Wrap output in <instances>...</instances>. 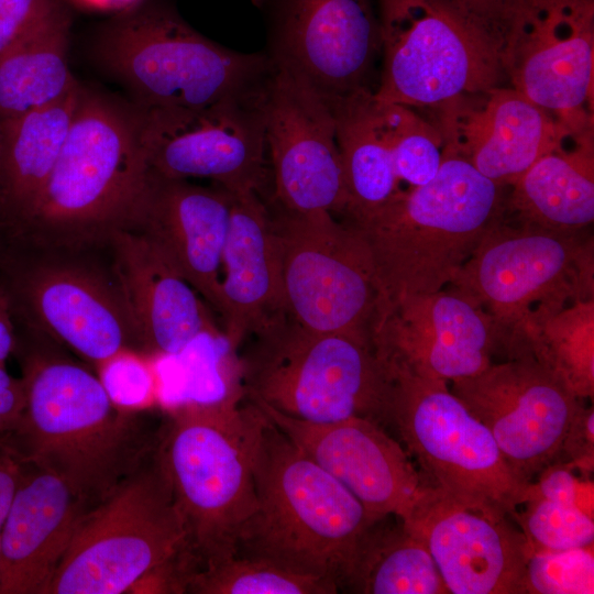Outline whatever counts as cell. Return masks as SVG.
<instances>
[{
	"instance_id": "cell-11",
	"label": "cell",
	"mask_w": 594,
	"mask_h": 594,
	"mask_svg": "<svg viewBox=\"0 0 594 594\" xmlns=\"http://www.w3.org/2000/svg\"><path fill=\"white\" fill-rule=\"evenodd\" d=\"M386 364L394 382L389 426L435 485L472 508L506 517L517 512L531 482L508 465L448 383Z\"/></svg>"
},
{
	"instance_id": "cell-18",
	"label": "cell",
	"mask_w": 594,
	"mask_h": 594,
	"mask_svg": "<svg viewBox=\"0 0 594 594\" xmlns=\"http://www.w3.org/2000/svg\"><path fill=\"white\" fill-rule=\"evenodd\" d=\"M450 389L488 429L508 465L529 482L558 459L582 404L530 353L454 380Z\"/></svg>"
},
{
	"instance_id": "cell-33",
	"label": "cell",
	"mask_w": 594,
	"mask_h": 594,
	"mask_svg": "<svg viewBox=\"0 0 594 594\" xmlns=\"http://www.w3.org/2000/svg\"><path fill=\"white\" fill-rule=\"evenodd\" d=\"M186 592L198 594H334L323 580L300 574L261 558L234 556L193 572Z\"/></svg>"
},
{
	"instance_id": "cell-42",
	"label": "cell",
	"mask_w": 594,
	"mask_h": 594,
	"mask_svg": "<svg viewBox=\"0 0 594 594\" xmlns=\"http://www.w3.org/2000/svg\"><path fill=\"white\" fill-rule=\"evenodd\" d=\"M20 461L10 452L0 448V546L7 514L14 494Z\"/></svg>"
},
{
	"instance_id": "cell-5",
	"label": "cell",
	"mask_w": 594,
	"mask_h": 594,
	"mask_svg": "<svg viewBox=\"0 0 594 594\" xmlns=\"http://www.w3.org/2000/svg\"><path fill=\"white\" fill-rule=\"evenodd\" d=\"M257 409L245 395L175 406L157 458L185 530L195 572L237 556L256 507L253 443Z\"/></svg>"
},
{
	"instance_id": "cell-23",
	"label": "cell",
	"mask_w": 594,
	"mask_h": 594,
	"mask_svg": "<svg viewBox=\"0 0 594 594\" xmlns=\"http://www.w3.org/2000/svg\"><path fill=\"white\" fill-rule=\"evenodd\" d=\"M435 112L444 147L506 188L553 145L562 129L510 86L463 96Z\"/></svg>"
},
{
	"instance_id": "cell-15",
	"label": "cell",
	"mask_w": 594,
	"mask_h": 594,
	"mask_svg": "<svg viewBox=\"0 0 594 594\" xmlns=\"http://www.w3.org/2000/svg\"><path fill=\"white\" fill-rule=\"evenodd\" d=\"M266 81L255 90L201 108L135 106L150 170L167 178H209L233 194L256 191L268 196Z\"/></svg>"
},
{
	"instance_id": "cell-46",
	"label": "cell",
	"mask_w": 594,
	"mask_h": 594,
	"mask_svg": "<svg viewBox=\"0 0 594 594\" xmlns=\"http://www.w3.org/2000/svg\"><path fill=\"white\" fill-rule=\"evenodd\" d=\"M1 138H2V133H1V121H0V150H1Z\"/></svg>"
},
{
	"instance_id": "cell-17",
	"label": "cell",
	"mask_w": 594,
	"mask_h": 594,
	"mask_svg": "<svg viewBox=\"0 0 594 594\" xmlns=\"http://www.w3.org/2000/svg\"><path fill=\"white\" fill-rule=\"evenodd\" d=\"M264 113L272 191L296 213L342 216L348 196L330 106L304 79L272 62Z\"/></svg>"
},
{
	"instance_id": "cell-25",
	"label": "cell",
	"mask_w": 594,
	"mask_h": 594,
	"mask_svg": "<svg viewBox=\"0 0 594 594\" xmlns=\"http://www.w3.org/2000/svg\"><path fill=\"white\" fill-rule=\"evenodd\" d=\"M108 244L113 279L143 352L177 355L216 326L198 293L144 235L121 229Z\"/></svg>"
},
{
	"instance_id": "cell-24",
	"label": "cell",
	"mask_w": 594,
	"mask_h": 594,
	"mask_svg": "<svg viewBox=\"0 0 594 594\" xmlns=\"http://www.w3.org/2000/svg\"><path fill=\"white\" fill-rule=\"evenodd\" d=\"M20 463L1 536L0 594H45L88 509L59 476Z\"/></svg>"
},
{
	"instance_id": "cell-9",
	"label": "cell",
	"mask_w": 594,
	"mask_h": 594,
	"mask_svg": "<svg viewBox=\"0 0 594 594\" xmlns=\"http://www.w3.org/2000/svg\"><path fill=\"white\" fill-rule=\"evenodd\" d=\"M584 233L522 226L502 217L449 285L491 316L506 359L531 311L594 298L593 237Z\"/></svg>"
},
{
	"instance_id": "cell-39",
	"label": "cell",
	"mask_w": 594,
	"mask_h": 594,
	"mask_svg": "<svg viewBox=\"0 0 594 594\" xmlns=\"http://www.w3.org/2000/svg\"><path fill=\"white\" fill-rule=\"evenodd\" d=\"M531 490L537 494L575 505L594 518V485L588 479H579L573 469L564 463L554 462L539 473Z\"/></svg>"
},
{
	"instance_id": "cell-43",
	"label": "cell",
	"mask_w": 594,
	"mask_h": 594,
	"mask_svg": "<svg viewBox=\"0 0 594 594\" xmlns=\"http://www.w3.org/2000/svg\"><path fill=\"white\" fill-rule=\"evenodd\" d=\"M479 19L497 38L506 0H455Z\"/></svg>"
},
{
	"instance_id": "cell-10",
	"label": "cell",
	"mask_w": 594,
	"mask_h": 594,
	"mask_svg": "<svg viewBox=\"0 0 594 594\" xmlns=\"http://www.w3.org/2000/svg\"><path fill=\"white\" fill-rule=\"evenodd\" d=\"M185 551V530L156 451L87 510L45 594H121Z\"/></svg>"
},
{
	"instance_id": "cell-1",
	"label": "cell",
	"mask_w": 594,
	"mask_h": 594,
	"mask_svg": "<svg viewBox=\"0 0 594 594\" xmlns=\"http://www.w3.org/2000/svg\"><path fill=\"white\" fill-rule=\"evenodd\" d=\"M25 406L0 448L64 480L89 510L154 450L129 411L110 400L97 375L50 356L18 333Z\"/></svg>"
},
{
	"instance_id": "cell-28",
	"label": "cell",
	"mask_w": 594,
	"mask_h": 594,
	"mask_svg": "<svg viewBox=\"0 0 594 594\" xmlns=\"http://www.w3.org/2000/svg\"><path fill=\"white\" fill-rule=\"evenodd\" d=\"M80 86L53 105L1 122L0 231L7 242L29 219L52 174Z\"/></svg>"
},
{
	"instance_id": "cell-37",
	"label": "cell",
	"mask_w": 594,
	"mask_h": 594,
	"mask_svg": "<svg viewBox=\"0 0 594 594\" xmlns=\"http://www.w3.org/2000/svg\"><path fill=\"white\" fill-rule=\"evenodd\" d=\"M96 366L102 387L118 408L131 413L160 400V382L153 354L124 348Z\"/></svg>"
},
{
	"instance_id": "cell-29",
	"label": "cell",
	"mask_w": 594,
	"mask_h": 594,
	"mask_svg": "<svg viewBox=\"0 0 594 594\" xmlns=\"http://www.w3.org/2000/svg\"><path fill=\"white\" fill-rule=\"evenodd\" d=\"M332 111L348 196L343 220L356 222L403 187L396 175L383 102L361 89L327 102Z\"/></svg>"
},
{
	"instance_id": "cell-35",
	"label": "cell",
	"mask_w": 594,
	"mask_h": 594,
	"mask_svg": "<svg viewBox=\"0 0 594 594\" xmlns=\"http://www.w3.org/2000/svg\"><path fill=\"white\" fill-rule=\"evenodd\" d=\"M524 504L525 510L510 517L519 524L529 549L563 550L593 544L594 518L575 505L543 497L531 486Z\"/></svg>"
},
{
	"instance_id": "cell-36",
	"label": "cell",
	"mask_w": 594,
	"mask_h": 594,
	"mask_svg": "<svg viewBox=\"0 0 594 594\" xmlns=\"http://www.w3.org/2000/svg\"><path fill=\"white\" fill-rule=\"evenodd\" d=\"M525 583L529 594H593V544L563 550L529 549Z\"/></svg>"
},
{
	"instance_id": "cell-27",
	"label": "cell",
	"mask_w": 594,
	"mask_h": 594,
	"mask_svg": "<svg viewBox=\"0 0 594 594\" xmlns=\"http://www.w3.org/2000/svg\"><path fill=\"white\" fill-rule=\"evenodd\" d=\"M503 219L558 232L594 221L593 127L562 125L559 138L506 190Z\"/></svg>"
},
{
	"instance_id": "cell-32",
	"label": "cell",
	"mask_w": 594,
	"mask_h": 594,
	"mask_svg": "<svg viewBox=\"0 0 594 594\" xmlns=\"http://www.w3.org/2000/svg\"><path fill=\"white\" fill-rule=\"evenodd\" d=\"M517 342L576 398L593 397L594 298L558 310L535 309Z\"/></svg>"
},
{
	"instance_id": "cell-40",
	"label": "cell",
	"mask_w": 594,
	"mask_h": 594,
	"mask_svg": "<svg viewBox=\"0 0 594 594\" xmlns=\"http://www.w3.org/2000/svg\"><path fill=\"white\" fill-rule=\"evenodd\" d=\"M554 462L578 469L588 477L594 469V409L580 405ZM553 462V463H554Z\"/></svg>"
},
{
	"instance_id": "cell-34",
	"label": "cell",
	"mask_w": 594,
	"mask_h": 594,
	"mask_svg": "<svg viewBox=\"0 0 594 594\" xmlns=\"http://www.w3.org/2000/svg\"><path fill=\"white\" fill-rule=\"evenodd\" d=\"M382 102L400 184L425 185L437 175L442 162L444 142L440 130L413 108Z\"/></svg>"
},
{
	"instance_id": "cell-26",
	"label": "cell",
	"mask_w": 594,
	"mask_h": 594,
	"mask_svg": "<svg viewBox=\"0 0 594 594\" xmlns=\"http://www.w3.org/2000/svg\"><path fill=\"white\" fill-rule=\"evenodd\" d=\"M232 194L221 260L219 316L234 350L261 323L286 311L279 246L267 199Z\"/></svg>"
},
{
	"instance_id": "cell-6",
	"label": "cell",
	"mask_w": 594,
	"mask_h": 594,
	"mask_svg": "<svg viewBox=\"0 0 594 594\" xmlns=\"http://www.w3.org/2000/svg\"><path fill=\"white\" fill-rule=\"evenodd\" d=\"M246 339L239 358L246 395L302 421L389 425L394 382L370 337L315 333L284 311Z\"/></svg>"
},
{
	"instance_id": "cell-14",
	"label": "cell",
	"mask_w": 594,
	"mask_h": 594,
	"mask_svg": "<svg viewBox=\"0 0 594 594\" xmlns=\"http://www.w3.org/2000/svg\"><path fill=\"white\" fill-rule=\"evenodd\" d=\"M497 44L510 87L563 127H593L594 0H506Z\"/></svg>"
},
{
	"instance_id": "cell-4",
	"label": "cell",
	"mask_w": 594,
	"mask_h": 594,
	"mask_svg": "<svg viewBox=\"0 0 594 594\" xmlns=\"http://www.w3.org/2000/svg\"><path fill=\"white\" fill-rule=\"evenodd\" d=\"M506 190L444 147L431 180L350 222L369 248L380 302L448 287L503 217Z\"/></svg>"
},
{
	"instance_id": "cell-19",
	"label": "cell",
	"mask_w": 594,
	"mask_h": 594,
	"mask_svg": "<svg viewBox=\"0 0 594 594\" xmlns=\"http://www.w3.org/2000/svg\"><path fill=\"white\" fill-rule=\"evenodd\" d=\"M371 338L391 365L447 383L482 372L503 354L491 316L449 286L380 302Z\"/></svg>"
},
{
	"instance_id": "cell-16",
	"label": "cell",
	"mask_w": 594,
	"mask_h": 594,
	"mask_svg": "<svg viewBox=\"0 0 594 594\" xmlns=\"http://www.w3.org/2000/svg\"><path fill=\"white\" fill-rule=\"evenodd\" d=\"M271 61L327 102L361 89L381 58L376 0H263Z\"/></svg>"
},
{
	"instance_id": "cell-8",
	"label": "cell",
	"mask_w": 594,
	"mask_h": 594,
	"mask_svg": "<svg viewBox=\"0 0 594 594\" xmlns=\"http://www.w3.org/2000/svg\"><path fill=\"white\" fill-rule=\"evenodd\" d=\"M376 6L378 100L437 110L501 85L495 36L455 0H376Z\"/></svg>"
},
{
	"instance_id": "cell-22",
	"label": "cell",
	"mask_w": 594,
	"mask_h": 594,
	"mask_svg": "<svg viewBox=\"0 0 594 594\" xmlns=\"http://www.w3.org/2000/svg\"><path fill=\"white\" fill-rule=\"evenodd\" d=\"M232 194L213 184L167 178L150 170L147 186L130 224L217 312L221 260Z\"/></svg>"
},
{
	"instance_id": "cell-21",
	"label": "cell",
	"mask_w": 594,
	"mask_h": 594,
	"mask_svg": "<svg viewBox=\"0 0 594 594\" xmlns=\"http://www.w3.org/2000/svg\"><path fill=\"white\" fill-rule=\"evenodd\" d=\"M310 459L341 482L374 520L402 518L425 481L402 446L363 418L315 424L288 417L245 394Z\"/></svg>"
},
{
	"instance_id": "cell-13",
	"label": "cell",
	"mask_w": 594,
	"mask_h": 594,
	"mask_svg": "<svg viewBox=\"0 0 594 594\" xmlns=\"http://www.w3.org/2000/svg\"><path fill=\"white\" fill-rule=\"evenodd\" d=\"M267 204L279 246L287 314L315 333L371 338L381 294L360 231L330 212L296 213L268 198Z\"/></svg>"
},
{
	"instance_id": "cell-2",
	"label": "cell",
	"mask_w": 594,
	"mask_h": 594,
	"mask_svg": "<svg viewBox=\"0 0 594 594\" xmlns=\"http://www.w3.org/2000/svg\"><path fill=\"white\" fill-rule=\"evenodd\" d=\"M150 167L135 106L80 86L57 162L26 222L10 243L80 253L127 228Z\"/></svg>"
},
{
	"instance_id": "cell-38",
	"label": "cell",
	"mask_w": 594,
	"mask_h": 594,
	"mask_svg": "<svg viewBox=\"0 0 594 594\" xmlns=\"http://www.w3.org/2000/svg\"><path fill=\"white\" fill-rule=\"evenodd\" d=\"M58 9L56 0H0V57Z\"/></svg>"
},
{
	"instance_id": "cell-30",
	"label": "cell",
	"mask_w": 594,
	"mask_h": 594,
	"mask_svg": "<svg viewBox=\"0 0 594 594\" xmlns=\"http://www.w3.org/2000/svg\"><path fill=\"white\" fill-rule=\"evenodd\" d=\"M68 20L58 9L0 57V121L53 105L79 84L67 61Z\"/></svg>"
},
{
	"instance_id": "cell-3",
	"label": "cell",
	"mask_w": 594,
	"mask_h": 594,
	"mask_svg": "<svg viewBox=\"0 0 594 594\" xmlns=\"http://www.w3.org/2000/svg\"><path fill=\"white\" fill-rule=\"evenodd\" d=\"M254 405L256 507L237 556L268 560L327 581L340 592L361 539L377 520Z\"/></svg>"
},
{
	"instance_id": "cell-12",
	"label": "cell",
	"mask_w": 594,
	"mask_h": 594,
	"mask_svg": "<svg viewBox=\"0 0 594 594\" xmlns=\"http://www.w3.org/2000/svg\"><path fill=\"white\" fill-rule=\"evenodd\" d=\"M75 255L6 244L0 284L16 329L50 337L95 365L124 348L142 351L116 283Z\"/></svg>"
},
{
	"instance_id": "cell-20",
	"label": "cell",
	"mask_w": 594,
	"mask_h": 594,
	"mask_svg": "<svg viewBox=\"0 0 594 594\" xmlns=\"http://www.w3.org/2000/svg\"><path fill=\"white\" fill-rule=\"evenodd\" d=\"M400 521L428 550L449 593L527 594L529 546L508 517L425 482Z\"/></svg>"
},
{
	"instance_id": "cell-44",
	"label": "cell",
	"mask_w": 594,
	"mask_h": 594,
	"mask_svg": "<svg viewBox=\"0 0 594 594\" xmlns=\"http://www.w3.org/2000/svg\"><path fill=\"white\" fill-rule=\"evenodd\" d=\"M92 4L100 7H121L130 3L133 0H86Z\"/></svg>"
},
{
	"instance_id": "cell-45",
	"label": "cell",
	"mask_w": 594,
	"mask_h": 594,
	"mask_svg": "<svg viewBox=\"0 0 594 594\" xmlns=\"http://www.w3.org/2000/svg\"><path fill=\"white\" fill-rule=\"evenodd\" d=\"M4 246H6V240H4L3 235H2V233L0 232V255H1Z\"/></svg>"
},
{
	"instance_id": "cell-7",
	"label": "cell",
	"mask_w": 594,
	"mask_h": 594,
	"mask_svg": "<svg viewBox=\"0 0 594 594\" xmlns=\"http://www.w3.org/2000/svg\"><path fill=\"white\" fill-rule=\"evenodd\" d=\"M99 56L144 109H195L262 87L266 52L242 53L163 8L132 12L102 34Z\"/></svg>"
},
{
	"instance_id": "cell-41",
	"label": "cell",
	"mask_w": 594,
	"mask_h": 594,
	"mask_svg": "<svg viewBox=\"0 0 594 594\" xmlns=\"http://www.w3.org/2000/svg\"><path fill=\"white\" fill-rule=\"evenodd\" d=\"M25 406V392L21 377H13L0 363V438L18 425Z\"/></svg>"
},
{
	"instance_id": "cell-31",
	"label": "cell",
	"mask_w": 594,
	"mask_h": 594,
	"mask_svg": "<svg viewBox=\"0 0 594 594\" xmlns=\"http://www.w3.org/2000/svg\"><path fill=\"white\" fill-rule=\"evenodd\" d=\"M375 521L360 541L343 590L361 594H447L424 544L399 518Z\"/></svg>"
}]
</instances>
